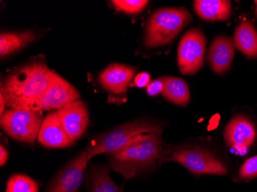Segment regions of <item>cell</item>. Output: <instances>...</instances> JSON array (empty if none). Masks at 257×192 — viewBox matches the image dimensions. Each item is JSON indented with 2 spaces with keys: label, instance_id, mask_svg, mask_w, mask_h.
Returning <instances> with one entry per match:
<instances>
[{
  "label": "cell",
  "instance_id": "1",
  "mask_svg": "<svg viewBox=\"0 0 257 192\" xmlns=\"http://www.w3.org/2000/svg\"><path fill=\"white\" fill-rule=\"evenodd\" d=\"M161 135L144 134L121 149L106 154L109 167L126 181L167 162L172 146L163 142Z\"/></svg>",
  "mask_w": 257,
  "mask_h": 192
},
{
  "label": "cell",
  "instance_id": "2",
  "mask_svg": "<svg viewBox=\"0 0 257 192\" xmlns=\"http://www.w3.org/2000/svg\"><path fill=\"white\" fill-rule=\"evenodd\" d=\"M53 70L40 61L21 65L4 78L0 95L10 109L35 108L48 89Z\"/></svg>",
  "mask_w": 257,
  "mask_h": 192
},
{
  "label": "cell",
  "instance_id": "3",
  "mask_svg": "<svg viewBox=\"0 0 257 192\" xmlns=\"http://www.w3.org/2000/svg\"><path fill=\"white\" fill-rule=\"evenodd\" d=\"M164 125L150 118H140L96 135L86 151L89 161L95 156L110 154L125 147L144 134L161 133Z\"/></svg>",
  "mask_w": 257,
  "mask_h": 192
},
{
  "label": "cell",
  "instance_id": "4",
  "mask_svg": "<svg viewBox=\"0 0 257 192\" xmlns=\"http://www.w3.org/2000/svg\"><path fill=\"white\" fill-rule=\"evenodd\" d=\"M191 14L184 7H167L156 10L149 17L144 33V46L157 48L166 46L191 23Z\"/></svg>",
  "mask_w": 257,
  "mask_h": 192
},
{
  "label": "cell",
  "instance_id": "5",
  "mask_svg": "<svg viewBox=\"0 0 257 192\" xmlns=\"http://www.w3.org/2000/svg\"><path fill=\"white\" fill-rule=\"evenodd\" d=\"M178 163L194 175H227L228 167L217 154L196 145L172 146L167 162Z\"/></svg>",
  "mask_w": 257,
  "mask_h": 192
},
{
  "label": "cell",
  "instance_id": "6",
  "mask_svg": "<svg viewBox=\"0 0 257 192\" xmlns=\"http://www.w3.org/2000/svg\"><path fill=\"white\" fill-rule=\"evenodd\" d=\"M44 118L43 111L32 109H10L1 115L0 125L10 138L33 145Z\"/></svg>",
  "mask_w": 257,
  "mask_h": 192
},
{
  "label": "cell",
  "instance_id": "7",
  "mask_svg": "<svg viewBox=\"0 0 257 192\" xmlns=\"http://www.w3.org/2000/svg\"><path fill=\"white\" fill-rule=\"evenodd\" d=\"M206 44L200 29H191L183 35L177 50V64L182 74L193 75L203 68Z\"/></svg>",
  "mask_w": 257,
  "mask_h": 192
},
{
  "label": "cell",
  "instance_id": "8",
  "mask_svg": "<svg viewBox=\"0 0 257 192\" xmlns=\"http://www.w3.org/2000/svg\"><path fill=\"white\" fill-rule=\"evenodd\" d=\"M257 130L247 117L237 115L228 122L223 131L226 146L238 155L247 154L256 140Z\"/></svg>",
  "mask_w": 257,
  "mask_h": 192
},
{
  "label": "cell",
  "instance_id": "9",
  "mask_svg": "<svg viewBox=\"0 0 257 192\" xmlns=\"http://www.w3.org/2000/svg\"><path fill=\"white\" fill-rule=\"evenodd\" d=\"M89 159L86 150L56 173L45 192H76L83 184Z\"/></svg>",
  "mask_w": 257,
  "mask_h": 192
},
{
  "label": "cell",
  "instance_id": "10",
  "mask_svg": "<svg viewBox=\"0 0 257 192\" xmlns=\"http://www.w3.org/2000/svg\"><path fill=\"white\" fill-rule=\"evenodd\" d=\"M80 99L77 89L53 70L51 82L36 105L41 111L60 109L69 102Z\"/></svg>",
  "mask_w": 257,
  "mask_h": 192
},
{
  "label": "cell",
  "instance_id": "11",
  "mask_svg": "<svg viewBox=\"0 0 257 192\" xmlns=\"http://www.w3.org/2000/svg\"><path fill=\"white\" fill-rule=\"evenodd\" d=\"M56 112L68 138L74 144L84 135L89 126L87 106L79 99L69 102Z\"/></svg>",
  "mask_w": 257,
  "mask_h": 192
},
{
  "label": "cell",
  "instance_id": "12",
  "mask_svg": "<svg viewBox=\"0 0 257 192\" xmlns=\"http://www.w3.org/2000/svg\"><path fill=\"white\" fill-rule=\"evenodd\" d=\"M136 73V68L121 63L109 65L99 76V82L105 90L115 95L126 92Z\"/></svg>",
  "mask_w": 257,
  "mask_h": 192
},
{
  "label": "cell",
  "instance_id": "13",
  "mask_svg": "<svg viewBox=\"0 0 257 192\" xmlns=\"http://www.w3.org/2000/svg\"><path fill=\"white\" fill-rule=\"evenodd\" d=\"M39 143L46 148H66L73 145L65 132L57 112L47 114L39 131Z\"/></svg>",
  "mask_w": 257,
  "mask_h": 192
},
{
  "label": "cell",
  "instance_id": "14",
  "mask_svg": "<svg viewBox=\"0 0 257 192\" xmlns=\"http://www.w3.org/2000/svg\"><path fill=\"white\" fill-rule=\"evenodd\" d=\"M234 55L232 38L228 36H219L209 46L207 58L209 66L216 74L223 75L230 69Z\"/></svg>",
  "mask_w": 257,
  "mask_h": 192
},
{
  "label": "cell",
  "instance_id": "15",
  "mask_svg": "<svg viewBox=\"0 0 257 192\" xmlns=\"http://www.w3.org/2000/svg\"><path fill=\"white\" fill-rule=\"evenodd\" d=\"M193 9L196 15L205 21H224L232 14L231 2L226 0H196Z\"/></svg>",
  "mask_w": 257,
  "mask_h": 192
},
{
  "label": "cell",
  "instance_id": "16",
  "mask_svg": "<svg viewBox=\"0 0 257 192\" xmlns=\"http://www.w3.org/2000/svg\"><path fill=\"white\" fill-rule=\"evenodd\" d=\"M232 42L234 47L246 57L257 58V31L249 20H244L236 27Z\"/></svg>",
  "mask_w": 257,
  "mask_h": 192
},
{
  "label": "cell",
  "instance_id": "17",
  "mask_svg": "<svg viewBox=\"0 0 257 192\" xmlns=\"http://www.w3.org/2000/svg\"><path fill=\"white\" fill-rule=\"evenodd\" d=\"M108 165H92L87 174L88 192H119L110 176Z\"/></svg>",
  "mask_w": 257,
  "mask_h": 192
},
{
  "label": "cell",
  "instance_id": "18",
  "mask_svg": "<svg viewBox=\"0 0 257 192\" xmlns=\"http://www.w3.org/2000/svg\"><path fill=\"white\" fill-rule=\"evenodd\" d=\"M33 32H2L0 34V56L5 58L20 51L36 40Z\"/></svg>",
  "mask_w": 257,
  "mask_h": 192
},
{
  "label": "cell",
  "instance_id": "19",
  "mask_svg": "<svg viewBox=\"0 0 257 192\" xmlns=\"http://www.w3.org/2000/svg\"><path fill=\"white\" fill-rule=\"evenodd\" d=\"M162 95L168 102L179 106H186L190 102V94L188 86L180 78L165 76V87Z\"/></svg>",
  "mask_w": 257,
  "mask_h": 192
},
{
  "label": "cell",
  "instance_id": "20",
  "mask_svg": "<svg viewBox=\"0 0 257 192\" xmlns=\"http://www.w3.org/2000/svg\"><path fill=\"white\" fill-rule=\"evenodd\" d=\"M6 192H39V186L28 176L14 174L7 181Z\"/></svg>",
  "mask_w": 257,
  "mask_h": 192
},
{
  "label": "cell",
  "instance_id": "21",
  "mask_svg": "<svg viewBox=\"0 0 257 192\" xmlns=\"http://www.w3.org/2000/svg\"><path fill=\"white\" fill-rule=\"evenodd\" d=\"M115 10L131 15H137L148 4L147 0H113L111 1Z\"/></svg>",
  "mask_w": 257,
  "mask_h": 192
},
{
  "label": "cell",
  "instance_id": "22",
  "mask_svg": "<svg viewBox=\"0 0 257 192\" xmlns=\"http://www.w3.org/2000/svg\"><path fill=\"white\" fill-rule=\"evenodd\" d=\"M257 177V155L248 158L241 166L235 181L248 182Z\"/></svg>",
  "mask_w": 257,
  "mask_h": 192
},
{
  "label": "cell",
  "instance_id": "23",
  "mask_svg": "<svg viewBox=\"0 0 257 192\" xmlns=\"http://www.w3.org/2000/svg\"><path fill=\"white\" fill-rule=\"evenodd\" d=\"M165 87V76L154 79L150 82L147 87V93L150 97H154L163 93Z\"/></svg>",
  "mask_w": 257,
  "mask_h": 192
},
{
  "label": "cell",
  "instance_id": "24",
  "mask_svg": "<svg viewBox=\"0 0 257 192\" xmlns=\"http://www.w3.org/2000/svg\"><path fill=\"white\" fill-rule=\"evenodd\" d=\"M150 82V75L145 72H143L135 76L134 82L131 84V86H135V87L142 89V88H147Z\"/></svg>",
  "mask_w": 257,
  "mask_h": 192
},
{
  "label": "cell",
  "instance_id": "25",
  "mask_svg": "<svg viewBox=\"0 0 257 192\" xmlns=\"http://www.w3.org/2000/svg\"><path fill=\"white\" fill-rule=\"evenodd\" d=\"M9 154L4 145L0 146V165L4 166L8 160Z\"/></svg>",
  "mask_w": 257,
  "mask_h": 192
},
{
  "label": "cell",
  "instance_id": "26",
  "mask_svg": "<svg viewBox=\"0 0 257 192\" xmlns=\"http://www.w3.org/2000/svg\"><path fill=\"white\" fill-rule=\"evenodd\" d=\"M6 107H7V104L5 100L2 95H0V115H2L5 112Z\"/></svg>",
  "mask_w": 257,
  "mask_h": 192
},
{
  "label": "cell",
  "instance_id": "27",
  "mask_svg": "<svg viewBox=\"0 0 257 192\" xmlns=\"http://www.w3.org/2000/svg\"><path fill=\"white\" fill-rule=\"evenodd\" d=\"M119 192H123V187H122L119 189Z\"/></svg>",
  "mask_w": 257,
  "mask_h": 192
},
{
  "label": "cell",
  "instance_id": "28",
  "mask_svg": "<svg viewBox=\"0 0 257 192\" xmlns=\"http://www.w3.org/2000/svg\"><path fill=\"white\" fill-rule=\"evenodd\" d=\"M255 15H256V17H257V7H256V9H255Z\"/></svg>",
  "mask_w": 257,
  "mask_h": 192
},
{
  "label": "cell",
  "instance_id": "29",
  "mask_svg": "<svg viewBox=\"0 0 257 192\" xmlns=\"http://www.w3.org/2000/svg\"><path fill=\"white\" fill-rule=\"evenodd\" d=\"M255 4H256L257 6V1H255Z\"/></svg>",
  "mask_w": 257,
  "mask_h": 192
}]
</instances>
